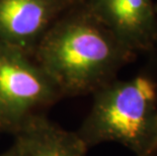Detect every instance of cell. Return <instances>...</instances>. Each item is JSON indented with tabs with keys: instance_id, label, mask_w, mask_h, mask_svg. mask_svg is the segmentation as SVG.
I'll use <instances>...</instances> for the list:
<instances>
[{
	"instance_id": "cell-1",
	"label": "cell",
	"mask_w": 157,
	"mask_h": 156,
	"mask_svg": "<svg viewBox=\"0 0 157 156\" xmlns=\"http://www.w3.org/2000/svg\"><path fill=\"white\" fill-rule=\"evenodd\" d=\"M33 57L62 97L94 93L136 56L81 3L70 6L40 40Z\"/></svg>"
},
{
	"instance_id": "cell-2",
	"label": "cell",
	"mask_w": 157,
	"mask_h": 156,
	"mask_svg": "<svg viewBox=\"0 0 157 156\" xmlns=\"http://www.w3.org/2000/svg\"><path fill=\"white\" fill-rule=\"evenodd\" d=\"M76 133L88 149L116 142L148 156L157 148V83L147 75L109 82L93 93Z\"/></svg>"
},
{
	"instance_id": "cell-3",
	"label": "cell",
	"mask_w": 157,
	"mask_h": 156,
	"mask_svg": "<svg viewBox=\"0 0 157 156\" xmlns=\"http://www.w3.org/2000/svg\"><path fill=\"white\" fill-rule=\"evenodd\" d=\"M61 98L32 55L0 42V133L14 136Z\"/></svg>"
},
{
	"instance_id": "cell-4",
	"label": "cell",
	"mask_w": 157,
	"mask_h": 156,
	"mask_svg": "<svg viewBox=\"0 0 157 156\" xmlns=\"http://www.w3.org/2000/svg\"><path fill=\"white\" fill-rule=\"evenodd\" d=\"M80 3L134 56L154 49L157 12L152 0H82Z\"/></svg>"
},
{
	"instance_id": "cell-5",
	"label": "cell",
	"mask_w": 157,
	"mask_h": 156,
	"mask_svg": "<svg viewBox=\"0 0 157 156\" xmlns=\"http://www.w3.org/2000/svg\"><path fill=\"white\" fill-rule=\"evenodd\" d=\"M71 5L68 0H0V42L33 56L42 36Z\"/></svg>"
},
{
	"instance_id": "cell-6",
	"label": "cell",
	"mask_w": 157,
	"mask_h": 156,
	"mask_svg": "<svg viewBox=\"0 0 157 156\" xmlns=\"http://www.w3.org/2000/svg\"><path fill=\"white\" fill-rule=\"evenodd\" d=\"M13 137L28 156H86L89 150L76 131L62 128L47 114L33 118Z\"/></svg>"
},
{
	"instance_id": "cell-7",
	"label": "cell",
	"mask_w": 157,
	"mask_h": 156,
	"mask_svg": "<svg viewBox=\"0 0 157 156\" xmlns=\"http://www.w3.org/2000/svg\"><path fill=\"white\" fill-rule=\"evenodd\" d=\"M0 156H28V155L25 154V152L22 149L21 144H19L17 141L13 140L12 145L7 150L0 153Z\"/></svg>"
},
{
	"instance_id": "cell-8",
	"label": "cell",
	"mask_w": 157,
	"mask_h": 156,
	"mask_svg": "<svg viewBox=\"0 0 157 156\" xmlns=\"http://www.w3.org/2000/svg\"><path fill=\"white\" fill-rule=\"evenodd\" d=\"M69 2H71L72 4H76V3H80L82 0H68Z\"/></svg>"
},
{
	"instance_id": "cell-9",
	"label": "cell",
	"mask_w": 157,
	"mask_h": 156,
	"mask_svg": "<svg viewBox=\"0 0 157 156\" xmlns=\"http://www.w3.org/2000/svg\"><path fill=\"white\" fill-rule=\"evenodd\" d=\"M148 156H157V148L155 149L154 151L152 152V153H150V154H149Z\"/></svg>"
},
{
	"instance_id": "cell-10",
	"label": "cell",
	"mask_w": 157,
	"mask_h": 156,
	"mask_svg": "<svg viewBox=\"0 0 157 156\" xmlns=\"http://www.w3.org/2000/svg\"><path fill=\"white\" fill-rule=\"evenodd\" d=\"M155 10H156V12H157V6H156V7H155Z\"/></svg>"
}]
</instances>
